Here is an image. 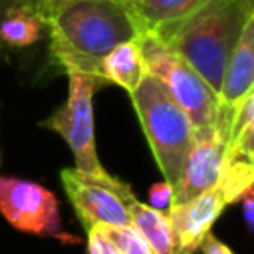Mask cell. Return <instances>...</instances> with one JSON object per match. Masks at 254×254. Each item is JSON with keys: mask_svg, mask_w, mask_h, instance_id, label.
I'll return each mask as SVG.
<instances>
[{"mask_svg": "<svg viewBox=\"0 0 254 254\" xmlns=\"http://www.w3.org/2000/svg\"><path fill=\"white\" fill-rule=\"evenodd\" d=\"M69 2H75V0H34V6H36V10L42 14V18H44V22H46L48 16H52L56 10H60L62 6L69 4Z\"/></svg>", "mask_w": 254, "mask_h": 254, "instance_id": "d6986e66", "label": "cell"}, {"mask_svg": "<svg viewBox=\"0 0 254 254\" xmlns=\"http://www.w3.org/2000/svg\"><path fill=\"white\" fill-rule=\"evenodd\" d=\"M85 232H87V254H121L99 226H93Z\"/></svg>", "mask_w": 254, "mask_h": 254, "instance_id": "2e32d148", "label": "cell"}, {"mask_svg": "<svg viewBox=\"0 0 254 254\" xmlns=\"http://www.w3.org/2000/svg\"><path fill=\"white\" fill-rule=\"evenodd\" d=\"M64 190L85 230L93 226H123L129 222V202L137 198L127 183L111 173L95 177L67 167L60 171Z\"/></svg>", "mask_w": 254, "mask_h": 254, "instance_id": "8992f818", "label": "cell"}, {"mask_svg": "<svg viewBox=\"0 0 254 254\" xmlns=\"http://www.w3.org/2000/svg\"><path fill=\"white\" fill-rule=\"evenodd\" d=\"M149 198H151V204L153 208H159V210H167L169 204H171V198H173V187L163 181V183H155L149 190Z\"/></svg>", "mask_w": 254, "mask_h": 254, "instance_id": "e0dca14e", "label": "cell"}, {"mask_svg": "<svg viewBox=\"0 0 254 254\" xmlns=\"http://www.w3.org/2000/svg\"><path fill=\"white\" fill-rule=\"evenodd\" d=\"M145 69L189 115L196 133L214 129L218 117V97L208 83L175 52H171L155 34L141 32L135 38Z\"/></svg>", "mask_w": 254, "mask_h": 254, "instance_id": "277c9868", "label": "cell"}, {"mask_svg": "<svg viewBox=\"0 0 254 254\" xmlns=\"http://www.w3.org/2000/svg\"><path fill=\"white\" fill-rule=\"evenodd\" d=\"M103 234L117 246L121 254H151V248L147 240L141 236V232L133 224L123 226H99Z\"/></svg>", "mask_w": 254, "mask_h": 254, "instance_id": "9a60e30c", "label": "cell"}, {"mask_svg": "<svg viewBox=\"0 0 254 254\" xmlns=\"http://www.w3.org/2000/svg\"><path fill=\"white\" fill-rule=\"evenodd\" d=\"M145 62L135 40L115 46L101 62V77L105 83H115L131 93L145 77Z\"/></svg>", "mask_w": 254, "mask_h": 254, "instance_id": "7c38bea8", "label": "cell"}, {"mask_svg": "<svg viewBox=\"0 0 254 254\" xmlns=\"http://www.w3.org/2000/svg\"><path fill=\"white\" fill-rule=\"evenodd\" d=\"M46 30L50 56L65 73H83L101 81L103 58L115 46L139 36L123 0L69 2L46 18Z\"/></svg>", "mask_w": 254, "mask_h": 254, "instance_id": "6da1fadb", "label": "cell"}, {"mask_svg": "<svg viewBox=\"0 0 254 254\" xmlns=\"http://www.w3.org/2000/svg\"><path fill=\"white\" fill-rule=\"evenodd\" d=\"M12 6H34V0H0V16H2V12H6Z\"/></svg>", "mask_w": 254, "mask_h": 254, "instance_id": "44dd1931", "label": "cell"}, {"mask_svg": "<svg viewBox=\"0 0 254 254\" xmlns=\"http://www.w3.org/2000/svg\"><path fill=\"white\" fill-rule=\"evenodd\" d=\"M101 85L105 83L97 77L83 73H67L65 101L50 117L40 121V127L56 131L67 143L75 161V169L95 177L107 175L97 155L93 123V93Z\"/></svg>", "mask_w": 254, "mask_h": 254, "instance_id": "5b68a950", "label": "cell"}, {"mask_svg": "<svg viewBox=\"0 0 254 254\" xmlns=\"http://www.w3.org/2000/svg\"><path fill=\"white\" fill-rule=\"evenodd\" d=\"M228 206V200L222 189L216 185L210 190L196 194L194 198L179 204H171L167 208V216L171 220L177 252L179 254H194L200 250L202 240L210 234L212 224Z\"/></svg>", "mask_w": 254, "mask_h": 254, "instance_id": "9c48e42d", "label": "cell"}, {"mask_svg": "<svg viewBox=\"0 0 254 254\" xmlns=\"http://www.w3.org/2000/svg\"><path fill=\"white\" fill-rule=\"evenodd\" d=\"M254 18L244 26L240 40L236 42L218 89L220 105H236L246 93L254 91Z\"/></svg>", "mask_w": 254, "mask_h": 254, "instance_id": "30bf717a", "label": "cell"}, {"mask_svg": "<svg viewBox=\"0 0 254 254\" xmlns=\"http://www.w3.org/2000/svg\"><path fill=\"white\" fill-rule=\"evenodd\" d=\"M0 167H2V153H0Z\"/></svg>", "mask_w": 254, "mask_h": 254, "instance_id": "7402d4cb", "label": "cell"}, {"mask_svg": "<svg viewBox=\"0 0 254 254\" xmlns=\"http://www.w3.org/2000/svg\"><path fill=\"white\" fill-rule=\"evenodd\" d=\"M252 18L254 0H204L185 18L153 34L218 95L226 62Z\"/></svg>", "mask_w": 254, "mask_h": 254, "instance_id": "7a4b0ae2", "label": "cell"}, {"mask_svg": "<svg viewBox=\"0 0 254 254\" xmlns=\"http://www.w3.org/2000/svg\"><path fill=\"white\" fill-rule=\"evenodd\" d=\"M242 214H244V220H246V226L250 232H254V196H252V190L246 192L242 198Z\"/></svg>", "mask_w": 254, "mask_h": 254, "instance_id": "ffe728a7", "label": "cell"}, {"mask_svg": "<svg viewBox=\"0 0 254 254\" xmlns=\"http://www.w3.org/2000/svg\"><path fill=\"white\" fill-rule=\"evenodd\" d=\"M200 252L202 254H234L222 240H218L212 232L210 234H206V238L202 240V244H200Z\"/></svg>", "mask_w": 254, "mask_h": 254, "instance_id": "ac0fdd59", "label": "cell"}, {"mask_svg": "<svg viewBox=\"0 0 254 254\" xmlns=\"http://www.w3.org/2000/svg\"><path fill=\"white\" fill-rule=\"evenodd\" d=\"M46 22L34 6H12L0 16V50L28 48L42 38Z\"/></svg>", "mask_w": 254, "mask_h": 254, "instance_id": "5bb4252c", "label": "cell"}, {"mask_svg": "<svg viewBox=\"0 0 254 254\" xmlns=\"http://www.w3.org/2000/svg\"><path fill=\"white\" fill-rule=\"evenodd\" d=\"M232 111L234 105H220L214 129L196 133L194 143L181 167L179 179L173 185L171 204L187 202L196 194L210 190L212 187L218 185L224 169L226 139H228V125Z\"/></svg>", "mask_w": 254, "mask_h": 254, "instance_id": "ba28073f", "label": "cell"}, {"mask_svg": "<svg viewBox=\"0 0 254 254\" xmlns=\"http://www.w3.org/2000/svg\"><path fill=\"white\" fill-rule=\"evenodd\" d=\"M129 8L139 34L157 32L159 28L173 24L190 14L204 0H123Z\"/></svg>", "mask_w": 254, "mask_h": 254, "instance_id": "4fadbf2b", "label": "cell"}, {"mask_svg": "<svg viewBox=\"0 0 254 254\" xmlns=\"http://www.w3.org/2000/svg\"><path fill=\"white\" fill-rule=\"evenodd\" d=\"M129 222L141 232L147 240L151 254H179L177 252V238L167 216V210L153 208L137 198H133L127 206Z\"/></svg>", "mask_w": 254, "mask_h": 254, "instance_id": "8fae6325", "label": "cell"}, {"mask_svg": "<svg viewBox=\"0 0 254 254\" xmlns=\"http://www.w3.org/2000/svg\"><path fill=\"white\" fill-rule=\"evenodd\" d=\"M155 163L171 187L177 183L196 131L183 107L149 73L129 93Z\"/></svg>", "mask_w": 254, "mask_h": 254, "instance_id": "3957f363", "label": "cell"}, {"mask_svg": "<svg viewBox=\"0 0 254 254\" xmlns=\"http://www.w3.org/2000/svg\"><path fill=\"white\" fill-rule=\"evenodd\" d=\"M0 214L20 232L65 238L58 198L40 183L0 175Z\"/></svg>", "mask_w": 254, "mask_h": 254, "instance_id": "52a82bcc", "label": "cell"}]
</instances>
